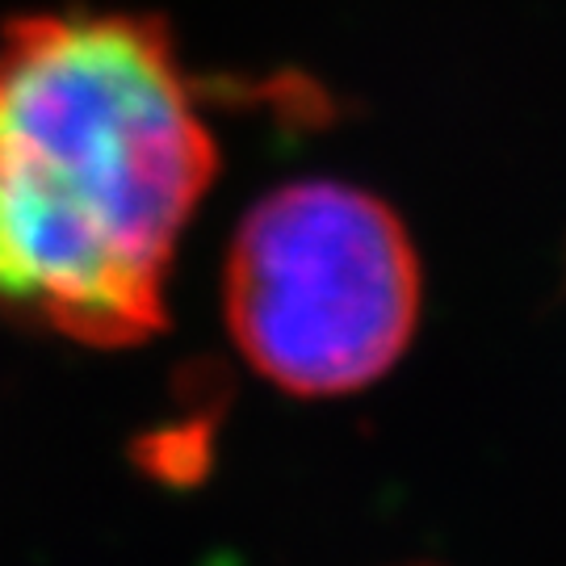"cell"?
I'll return each instance as SVG.
<instances>
[{
  "mask_svg": "<svg viewBox=\"0 0 566 566\" xmlns=\"http://www.w3.org/2000/svg\"><path fill=\"white\" fill-rule=\"evenodd\" d=\"M219 143L168 25L60 9L0 30V311L88 348L168 324Z\"/></svg>",
  "mask_w": 566,
  "mask_h": 566,
  "instance_id": "1",
  "label": "cell"
},
{
  "mask_svg": "<svg viewBox=\"0 0 566 566\" xmlns=\"http://www.w3.org/2000/svg\"><path fill=\"white\" fill-rule=\"evenodd\" d=\"M223 315L264 382L298 399L353 395L416 336L420 256L399 214L357 185H282L235 227Z\"/></svg>",
  "mask_w": 566,
  "mask_h": 566,
  "instance_id": "2",
  "label": "cell"
},
{
  "mask_svg": "<svg viewBox=\"0 0 566 566\" xmlns=\"http://www.w3.org/2000/svg\"><path fill=\"white\" fill-rule=\"evenodd\" d=\"M416 566H420V563H416Z\"/></svg>",
  "mask_w": 566,
  "mask_h": 566,
  "instance_id": "3",
  "label": "cell"
}]
</instances>
